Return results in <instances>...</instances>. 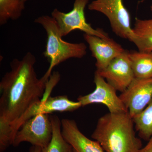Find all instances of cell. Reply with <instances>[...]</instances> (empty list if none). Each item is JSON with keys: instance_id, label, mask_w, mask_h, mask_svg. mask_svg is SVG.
Instances as JSON below:
<instances>
[{"instance_id": "obj_22", "label": "cell", "mask_w": 152, "mask_h": 152, "mask_svg": "<svg viewBox=\"0 0 152 152\" xmlns=\"http://www.w3.org/2000/svg\"><path fill=\"white\" fill-rule=\"evenodd\" d=\"M69 152H73L72 150H71Z\"/></svg>"}, {"instance_id": "obj_10", "label": "cell", "mask_w": 152, "mask_h": 152, "mask_svg": "<svg viewBox=\"0 0 152 152\" xmlns=\"http://www.w3.org/2000/svg\"><path fill=\"white\" fill-rule=\"evenodd\" d=\"M119 97L133 118L141 112L151 100L152 78H135Z\"/></svg>"}, {"instance_id": "obj_17", "label": "cell", "mask_w": 152, "mask_h": 152, "mask_svg": "<svg viewBox=\"0 0 152 152\" xmlns=\"http://www.w3.org/2000/svg\"><path fill=\"white\" fill-rule=\"evenodd\" d=\"M132 118L140 137L148 141L152 137V99L147 107Z\"/></svg>"}, {"instance_id": "obj_20", "label": "cell", "mask_w": 152, "mask_h": 152, "mask_svg": "<svg viewBox=\"0 0 152 152\" xmlns=\"http://www.w3.org/2000/svg\"><path fill=\"white\" fill-rule=\"evenodd\" d=\"M42 148L40 147L32 146L30 149V152H41Z\"/></svg>"}, {"instance_id": "obj_4", "label": "cell", "mask_w": 152, "mask_h": 152, "mask_svg": "<svg viewBox=\"0 0 152 152\" xmlns=\"http://www.w3.org/2000/svg\"><path fill=\"white\" fill-rule=\"evenodd\" d=\"M88 9L104 14L108 19L116 35L133 42L134 34L131 27V16L123 0H94L88 6Z\"/></svg>"}, {"instance_id": "obj_11", "label": "cell", "mask_w": 152, "mask_h": 152, "mask_svg": "<svg viewBox=\"0 0 152 152\" xmlns=\"http://www.w3.org/2000/svg\"><path fill=\"white\" fill-rule=\"evenodd\" d=\"M84 38L88 45L93 57L96 59L97 71L103 69L125 51L120 44L110 38L102 39L87 34H84Z\"/></svg>"}, {"instance_id": "obj_7", "label": "cell", "mask_w": 152, "mask_h": 152, "mask_svg": "<svg viewBox=\"0 0 152 152\" xmlns=\"http://www.w3.org/2000/svg\"><path fill=\"white\" fill-rule=\"evenodd\" d=\"M94 82L96 88L93 92L78 98L77 101L82 107L92 104L100 103L106 106L109 113H111L128 112L119 96L117 95V90L106 82L97 71L95 73Z\"/></svg>"}, {"instance_id": "obj_16", "label": "cell", "mask_w": 152, "mask_h": 152, "mask_svg": "<svg viewBox=\"0 0 152 152\" xmlns=\"http://www.w3.org/2000/svg\"><path fill=\"white\" fill-rule=\"evenodd\" d=\"M26 2L25 0H0V25L6 24L10 20L20 18Z\"/></svg>"}, {"instance_id": "obj_2", "label": "cell", "mask_w": 152, "mask_h": 152, "mask_svg": "<svg viewBox=\"0 0 152 152\" xmlns=\"http://www.w3.org/2000/svg\"><path fill=\"white\" fill-rule=\"evenodd\" d=\"M91 137L100 144L105 152H139L142 148L129 112L109 113L100 117Z\"/></svg>"}, {"instance_id": "obj_23", "label": "cell", "mask_w": 152, "mask_h": 152, "mask_svg": "<svg viewBox=\"0 0 152 152\" xmlns=\"http://www.w3.org/2000/svg\"><path fill=\"white\" fill-rule=\"evenodd\" d=\"M27 1H28V0H25V1H26V2Z\"/></svg>"}, {"instance_id": "obj_18", "label": "cell", "mask_w": 152, "mask_h": 152, "mask_svg": "<svg viewBox=\"0 0 152 152\" xmlns=\"http://www.w3.org/2000/svg\"><path fill=\"white\" fill-rule=\"evenodd\" d=\"M14 135L10 124L0 120V152H4L12 145Z\"/></svg>"}, {"instance_id": "obj_3", "label": "cell", "mask_w": 152, "mask_h": 152, "mask_svg": "<svg viewBox=\"0 0 152 152\" xmlns=\"http://www.w3.org/2000/svg\"><path fill=\"white\" fill-rule=\"evenodd\" d=\"M44 28L47 35V42L44 55L50 61V66L43 77L48 80L56 66L72 58H81L87 54V47L83 43H72L64 41L56 22L48 15L39 17L34 20Z\"/></svg>"}, {"instance_id": "obj_8", "label": "cell", "mask_w": 152, "mask_h": 152, "mask_svg": "<svg viewBox=\"0 0 152 152\" xmlns=\"http://www.w3.org/2000/svg\"><path fill=\"white\" fill-rule=\"evenodd\" d=\"M81 107L79 102L71 100L66 95L55 97L49 96L30 107L11 126L15 135L22 124L27 120L36 115L42 114L50 115L56 112H73Z\"/></svg>"}, {"instance_id": "obj_12", "label": "cell", "mask_w": 152, "mask_h": 152, "mask_svg": "<svg viewBox=\"0 0 152 152\" xmlns=\"http://www.w3.org/2000/svg\"><path fill=\"white\" fill-rule=\"evenodd\" d=\"M61 122L63 137L72 146L73 152H105L97 141L89 139L82 133L75 121L65 118Z\"/></svg>"}, {"instance_id": "obj_1", "label": "cell", "mask_w": 152, "mask_h": 152, "mask_svg": "<svg viewBox=\"0 0 152 152\" xmlns=\"http://www.w3.org/2000/svg\"><path fill=\"white\" fill-rule=\"evenodd\" d=\"M36 61L35 56L28 52L21 59L11 62L10 70L0 82V120L12 124L43 97L48 80L38 78Z\"/></svg>"}, {"instance_id": "obj_19", "label": "cell", "mask_w": 152, "mask_h": 152, "mask_svg": "<svg viewBox=\"0 0 152 152\" xmlns=\"http://www.w3.org/2000/svg\"><path fill=\"white\" fill-rule=\"evenodd\" d=\"M139 152H152V137L149 140L147 145L142 148Z\"/></svg>"}, {"instance_id": "obj_6", "label": "cell", "mask_w": 152, "mask_h": 152, "mask_svg": "<svg viewBox=\"0 0 152 152\" xmlns=\"http://www.w3.org/2000/svg\"><path fill=\"white\" fill-rule=\"evenodd\" d=\"M53 135V127L50 115H36L27 120L17 131L12 145L18 146L21 143L28 142L32 146L42 149L50 143Z\"/></svg>"}, {"instance_id": "obj_5", "label": "cell", "mask_w": 152, "mask_h": 152, "mask_svg": "<svg viewBox=\"0 0 152 152\" xmlns=\"http://www.w3.org/2000/svg\"><path fill=\"white\" fill-rule=\"evenodd\" d=\"M89 0H75L72 10L68 13L61 12L55 9L51 16L56 22L61 36L67 35L75 30L82 31L85 34L96 36L102 39H108L109 37L102 30L95 29L88 23L85 17V10Z\"/></svg>"}, {"instance_id": "obj_15", "label": "cell", "mask_w": 152, "mask_h": 152, "mask_svg": "<svg viewBox=\"0 0 152 152\" xmlns=\"http://www.w3.org/2000/svg\"><path fill=\"white\" fill-rule=\"evenodd\" d=\"M53 127L51 140L41 152H69L72 147L63 137L61 132V122L56 115H50Z\"/></svg>"}, {"instance_id": "obj_9", "label": "cell", "mask_w": 152, "mask_h": 152, "mask_svg": "<svg viewBox=\"0 0 152 152\" xmlns=\"http://www.w3.org/2000/svg\"><path fill=\"white\" fill-rule=\"evenodd\" d=\"M97 71L107 83L121 93L135 78L129 58V52L126 50L115 58L105 68Z\"/></svg>"}, {"instance_id": "obj_14", "label": "cell", "mask_w": 152, "mask_h": 152, "mask_svg": "<svg viewBox=\"0 0 152 152\" xmlns=\"http://www.w3.org/2000/svg\"><path fill=\"white\" fill-rule=\"evenodd\" d=\"M129 58L135 78H152V51L129 52Z\"/></svg>"}, {"instance_id": "obj_13", "label": "cell", "mask_w": 152, "mask_h": 152, "mask_svg": "<svg viewBox=\"0 0 152 152\" xmlns=\"http://www.w3.org/2000/svg\"><path fill=\"white\" fill-rule=\"evenodd\" d=\"M133 31V43L139 51H152V19L142 20L136 18Z\"/></svg>"}, {"instance_id": "obj_21", "label": "cell", "mask_w": 152, "mask_h": 152, "mask_svg": "<svg viewBox=\"0 0 152 152\" xmlns=\"http://www.w3.org/2000/svg\"><path fill=\"white\" fill-rule=\"evenodd\" d=\"M151 11L152 12V5L151 6Z\"/></svg>"}]
</instances>
